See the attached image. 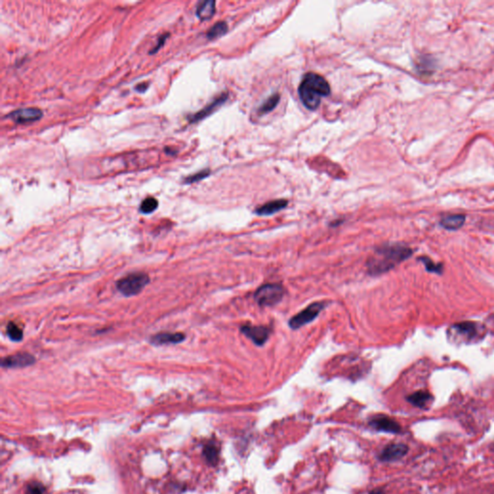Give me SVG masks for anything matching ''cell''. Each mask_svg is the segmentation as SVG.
I'll return each instance as SVG.
<instances>
[{"mask_svg":"<svg viewBox=\"0 0 494 494\" xmlns=\"http://www.w3.org/2000/svg\"><path fill=\"white\" fill-rule=\"evenodd\" d=\"M35 363L33 355L27 352H19L17 354L5 357L2 360V367L4 368H23Z\"/></svg>","mask_w":494,"mask_h":494,"instance_id":"obj_10","label":"cell"},{"mask_svg":"<svg viewBox=\"0 0 494 494\" xmlns=\"http://www.w3.org/2000/svg\"><path fill=\"white\" fill-rule=\"evenodd\" d=\"M150 282V277L143 272H134L121 278L117 284V290L126 296L139 294Z\"/></svg>","mask_w":494,"mask_h":494,"instance_id":"obj_3","label":"cell"},{"mask_svg":"<svg viewBox=\"0 0 494 494\" xmlns=\"http://www.w3.org/2000/svg\"><path fill=\"white\" fill-rule=\"evenodd\" d=\"M228 98V95L226 93L224 94H221V95L218 97L215 100H213L209 105H207L206 107H204L202 110H200L199 112L195 113L193 115L191 118H190V123H195V122H198L200 120H203L204 118L208 117L210 113H212L219 106L224 104L226 102Z\"/></svg>","mask_w":494,"mask_h":494,"instance_id":"obj_11","label":"cell"},{"mask_svg":"<svg viewBox=\"0 0 494 494\" xmlns=\"http://www.w3.org/2000/svg\"><path fill=\"white\" fill-rule=\"evenodd\" d=\"M369 426L378 430L388 434L398 435L402 431V427L395 419L386 415H376L369 421Z\"/></svg>","mask_w":494,"mask_h":494,"instance_id":"obj_6","label":"cell"},{"mask_svg":"<svg viewBox=\"0 0 494 494\" xmlns=\"http://www.w3.org/2000/svg\"><path fill=\"white\" fill-rule=\"evenodd\" d=\"M409 448L404 443H391L385 447L379 455V458L382 462H393L402 459L409 453Z\"/></svg>","mask_w":494,"mask_h":494,"instance_id":"obj_7","label":"cell"},{"mask_svg":"<svg viewBox=\"0 0 494 494\" xmlns=\"http://www.w3.org/2000/svg\"><path fill=\"white\" fill-rule=\"evenodd\" d=\"M324 307H325L324 302H315L309 305L308 307L305 308L304 310L294 316L290 320L289 325L291 326L292 329H299L300 327L313 322L314 320L323 311Z\"/></svg>","mask_w":494,"mask_h":494,"instance_id":"obj_5","label":"cell"},{"mask_svg":"<svg viewBox=\"0 0 494 494\" xmlns=\"http://www.w3.org/2000/svg\"><path fill=\"white\" fill-rule=\"evenodd\" d=\"M210 174V171L209 169H205V170H202V171L198 172L194 175H191V176H189L184 179V182L186 183H193V182H196V181H201L205 178H207Z\"/></svg>","mask_w":494,"mask_h":494,"instance_id":"obj_24","label":"cell"},{"mask_svg":"<svg viewBox=\"0 0 494 494\" xmlns=\"http://www.w3.org/2000/svg\"><path fill=\"white\" fill-rule=\"evenodd\" d=\"M7 334L9 336L10 339L15 342H19L22 340L23 333L22 330L19 328V326L14 323H10L7 325Z\"/></svg>","mask_w":494,"mask_h":494,"instance_id":"obj_23","label":"cell"},{"mask_svg":"<svg viewBox=\"0 0 494 494\" xmlns=\"http://www.w3.org/2000/svg\"><path fill=\"white\" fill-rule=\"evenodd\" d=\"M285 295V289L280 284H265L254 295L257 303L262 307H270L279 303Z\"/></svg>","mask_w":494,"mask_h":494,"instance_id":"obj_4","label":"cell"},{"mask_svg":"<svg viewBox=\"0 0 494 494\" xmlns=\"http://www.w3.org/2000/svg\"><path fill=\"white\" fill-rule=\"evenodd\" d=\"M168 37H169V33H165V34L162 35L158 40V44L152 48V49L150 50V54H153V53L158 52L162 48V46L165 44V42H166Z\"/></svg>","mask_w":494,"mask_h":494,"instance_id":"obj_26","label":"cell"},{"mask_svg":"<svg viewBox=\"0 0 494 494\" xmlns=\"http://www.w3.org/2000/svg\"><path fill=\"white\" fill-rule=\"evenodd\" d=\"M466 222V215L464 214H451L441 219L440 225L446 230L456 231L461 228Z\"/></svg>","mask_w":494,"mask_h":494,"instance_id":"obj_15","label":"cell"},{"mask_svg":"<svg viewBox=\"0 0 494 494\" xmlns=\"http://www.w3.org/2000/svg\"><path fill=\"white\" fill-rule=\"evenodd\" d=\"M240 331L257 346L265 345L266 341L268 340L270 334L269 328H267L266 326L252 325V324H246L241 326Z\"/></svg>","mask_w":494,"mask_h":494,"instance_id":"obj_8","label":"cell"},{"mask_svg":"<svg viewBox=\"0 0 494 494\" xmlns=\"http://www.w3.org/2000/svg\"><path fill=\"white\" fill-rule=\"evenodd\" d=\"M43 116V111L40 108L36 107H27V108H20L11 112L8 117L12 119L15 123H33L40 120Z\"/></svg>","mask_w":494,"mask_h":494,"instance_id":"obj_9","label":"cell"},{"mask_svg":"<svg viewBox=\"0 0 494 494\" xmlns=\"http://www.w3.org/2000/svg\"><path fill=\"white\" fill-rule=\"evenodd\" d=\"M288 206V201L284 199L273 200L268 203L264 204L263 206L257 208L255 212L259 215H270L273 214L281 209H285Z\"/></svg>","mask_w":494,"mask_h":494,"instance_id":"obj_13","label":"cell"},{"mask_svg":"<svg viewBox=\"0 0 494 494\" xmlns=\"http://www.w3.org/2000/svg\"><path fill=\"white\" fill-rule=\"evenodd\" d=\"M159 207V201L153 197H147L140 205V211L143 213H152Z\"/></svg>","mask_w":494,"mask_h":494,"instance_id":"obj_22","label":"cell"},{"mask_svg":"<svg viewBox=\"0 0 494 494\" xmlns=\"http://www.w3.org/2000/svg\"><path fill=\"white\" fill-rule=\"evenodd\" d=\"M413 253L412 249L399 243L383 244L378 247L367 262L370 275H380L406 261Z\"/></svg>","mask_w":494,"mask_h":494,"instance_id":"obj_1","label":"cell"},{"mask_svg":"<svg viewBox=\"0 0 494 494\" xmlns=\"http://www.w3.org/2000/svg\"><path fill=\"white\" fill-rule=\"evenodd\" d=\"M419 261H421L424 264V266H425L426 269L428 270V272H433V273H437V274H442V272H443V266L441 264L435 263L434 261H431L428 257H420L419 258Z\"/></svg>","mask_w":494,"mask_h":494,"instance_id":"obj_21","label":"cell"},{"mask_svg":"<svg viewBox=\"0 0 494 494\" xmlns=\"http://www.w3.org/2000/svg\"><path fill=\"white\" fill-rule=\"evenodd\" d=\"M434 397L427 391H417L407 397V400L418 409H425Z\"/></svg>","mask_w":494,"mask_h":494,"instance_id":"obj_14","label":"cell"},{"mask_svg":"<svg viewBox=\"0 0 494 494\" xmlns=\"http://www.w3.org/2000/svg\"><path fill=\"white\" fill-rule=\"evenodd\" d=\"M45 490L44 485L39 483H33L27 486L26 494H45Z\"/></svg>","mask_w":494,"mask_h":494,"instance_id":"obj_25","label":"cell"},{"mask_svg":"<svg viewBox=\"0 0 494 494\" xmlns=\"http://www.w3.org/2000/svg\"><path fill=\"white\" fill-rule=\"evenodd\" d=\"M214 13H215V1L213 0H206L200 2L196 9L197 17L202 20H207L212 18Z\"/></svg>","mask_w":494,"mask_h":494,"instance_id":"obj_16","label":"cell"},{"mask_svg":"<svg viewBox=\"0 0 494 494\" xmlns=\"http://www.w3.org/2000/svg\"><path fill=\"white\" fill-rule=\"evenodd\" d=\"M493 448H494V443H493Z\"/></svg>","mask_w":494,"mask_h":494,"instance_id":"obj_29","label":"cell"},{"mask_svg":"<svg viewBox=\"0 0 494 494\" xmlns=\"http://www.w3.org/2000/svg\"><path fill=\"white\" fill-rule=\"evenodd\" d=\"M203 456L207 464L211 466H215L219 464V448L214 442H208L203 449Z\"/></svg>","mask_w":494,"mask_h":494,"instance_id":"obj_17","label":"cell"},{"mask_svg":"<svg viewBox=\"0 0 494 494\" xmlns=\"http://www.w3.org/2000/svg\"><path fill=\"white\" fill-rule=\"evenodd\" d=\"M369 494H385V492L382 488H376V489L372 490Z\"/></svg>","mask_w":494,"mask_h":494,"instance_id":"obj_28","label":"cell"},{"mask_svg":"<svg viewBox=\"0 0 494 494\" xmlns=\"http://www.w3.org/2000/svg\"><path fill=\"white\" fill-rule=\"evenodd\" d=\"M148 87H149L148 83L144 82V83H139V84H137V85L135 86V88H134V89H135V91H137V92H139V93H144V92H145V91L148 89Z\"/></svg>","mask_w":494,"mask_h":494,"instance_id":"obj_27","label":"cell"},{"mask_svg":"<svg viewBox=\"0 0 494 494\" xmlns=\"http://www.w3.org/2000/svg\"><path fill=\"white\" fill-rule=\"evenodd\" d=\"M184 340V335L182 333L163 332L157 334L151 338V343L156 346H163L170 344H179Z\"/></svg>","mask_w":494,"mask_h":494,"instance_id":"obj_12","label":"cell"},{"mask_svg":"<svg viewBox=\"0 0 494 494\" xmlns=\"http://www.w3.org/2000/svg\"><path fill=\"white\" fill-rule=\"evenodd\" d=\"M227 31H228L227 23L225 21H219L209 29L207 33V37L209 40H214L225 35Z\"/></svg>","mask_w":494,"mask_h":494,"instance_id":"obj_18","label":"cell"},{"mask_svg":"<svg viewBox=\"0 0 494 494\" xmlns=\"http://www.w3.org/2000/svg\"><path fill=\"white\" fill-rule=\"evenodd\" d=\"M330 92V85L327 80L316 73L306 74L298 88L300 100L310 110L317 109L322 98L327 97Z\"/></svg>","mask_w":494,"mask_h":494,"instance_id":"obj_2","label":"cell"},{"mask_svg":"<svg viewBox=\"0 0 494 494\" xmlns=\"http://www.w3.org/2000/svg\"><path fill=\"white\" fill-rule=\"evenodd\" d=\"M279 101H280V95L279 94H273V95L270 96L260 107L259 112L261 114H266V113L272 111L277 106V105L279 104Z\"/></svg>","mask_w":494,"mask_h":494,"instance_id":"obj_20","label":"cell"},{"mask_svg":"<svg viewBox=\"0 0 494 494\" xmlns=\"http://www.w3.org/2000/svg\"><path fill=\"white\" fill-rule=\"evenodd\" d=\"M455 329L457 332L466 337H474L477 334V326L472 322H464L455 325Z\"/></svg>","mask_w":494,"mask_h":494,"instance_id":"obj_19","label":"cell"}]
</instances>
